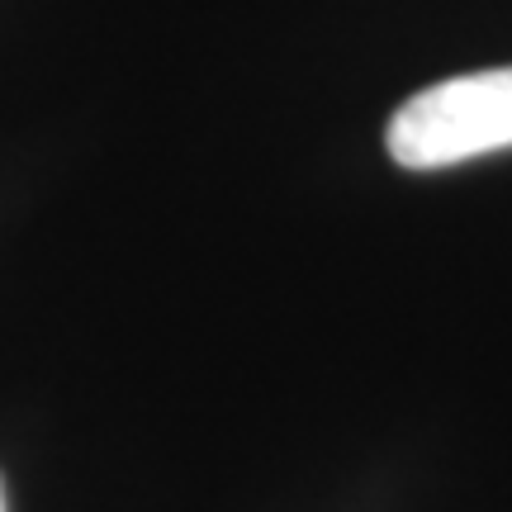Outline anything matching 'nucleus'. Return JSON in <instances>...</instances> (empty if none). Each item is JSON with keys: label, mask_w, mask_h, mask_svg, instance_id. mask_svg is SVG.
I'll use <instances>...</instances> for the list:
<instances>
[{"label": "nucleus", "mask_w": 512, "mask_h": 512, "mask_svg": "<svg viewBox=\"0 0 512 512\" xmlns=\"http://www.w3.org/2000/svg\"><path fill=\"white\" fill-rule=\"evenodd\" d=\"M384 143L408 171H441L512 147V67L465 72L418 91L389 119Z\"/></svg>", "instance_id": "f257e3e1"}, {"label": "nucleus", "mask_w": 512, "mask_h": 512, "mask_svg": "<svg viewBox=\"0 0 512 512\" xmlns=\"http://www.w3.org/2000/svg\"><path fill=\"white\" fill-rule=\"evenodd\" d=\"M0 512H5V489H0Z\"/></svg>", "instance_id": "f03ea898"}]
</instances>
